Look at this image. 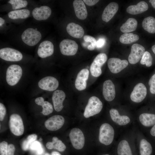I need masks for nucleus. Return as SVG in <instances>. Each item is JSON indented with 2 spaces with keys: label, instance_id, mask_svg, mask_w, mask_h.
Segmentation results:
<instances>
[{
  "label": "nucleus",
  "instance_id": "a211bd4d",
  "mask_svg": "<svg viewBox=\"0 0 155 155\" xmlns=\"http://www.w3.org/2000/svg\"><path fill=\"white\" fill-rule=\"evenodd\" d=\"M39 87L42 89L49 91L55 90L58 87L59 82L55 78L50 76L45 77L38 82Z\"/></svg>",
  "mask_w": 155,
  "mask_h": 155
},
{
  "label": "nucleus",
  "instance_id": "1a4fd4ad",
  "mask_svg": "<svg viewBox=\"0 0 155 155\" xmlns=\"http://www.w3.org/2000/svg\"><path fill=\"white\" fill-rule=\"evenodd\" d=\"M9 127L11 133L14 135H22L24 131V127L22 118L17 114H12L10 117Z\"/></svg>",
  "mask_w": 155,
  "mask_h": 155
},
{
  "label": "nucleus",
  "instance_id": "7c9ffc66",
  "mask_svg": "<svg viewBox=\"0 0 155 155\" xmlns=\"http://www.w3.org/2000/svg\"><path fill=\"white\" fill-rule=\"evenodd\" d=\"M142 26L144 30L150 33H155V18L152 16L145 18L142 23Z\"/></svg>",
  "mask_w": 155,
  "mask_h": 155
},
{
  "label": "nucleus",
  "instance_id": "a19ab883",
  "mask_svg": "<svg viewBox=\"0 0 155 155\" xmlns=\"http://www.w3.org/2000/svg\"><path fill=\"white\" fill-rule=\"evenodd\" d=\"M6 108L4 105L1 103H0V120L2 121L6 113Z\"/></svg>",
  "mask_w": 155,
  "mask_h": 155
},
{
  "label": "nucleus",
  "instance_id": "f03ea898",
  "mask_svg": "<svg viewBox=\"0 0 155 155\" xmlns=\"http://www.w3.org/2000/svg\"><path fill=\"white\" fill-rule=\"evenodd\" d=\"M109 114L112 121L121 131L130 127L135 125V116L131 114L122 113L115 108L111 109Z\"/></svg>",
  "mask_w": 155,
  "mask_h": 155
},
{
  "label": "nucleus",
  "instance_id": "c9c22d12",
  "mask_svg": "<svg viewBox=\"0 0 155 155\" xmlns=\"http://www.w3.org/2000/svg\"><path fill=\"white\" fill-rule=\"evenodd\" d=\"M8 3L11 5L13 10L24 7L28 5L27 1L25 0H10Z\"/></svg>",
  "mask_w": 155,
  "mask_h": 155
},
{
  "label": "nucleus",
  "instance_id": "7ed1b4c3",
  "mask_svg": "<svg viewBox=\"0 0 155 155\" xmlns=\"http://www.w3.org/2000/svg\"><path fill=\"white\" fill-rule=\"evenodd\" d=\"M121 131L115 126H113L110 123H102L99 130L98 139L99 143L105 146L111 145L115 142V139L118 137Z\"/></svg>",
  "mask_w": 155,
  "mask_h": 155
},
{
  "label": "nucleus",
  "instance_id": "9b49d317",
  "mask_svg": "<svg viewBox=\"0 0 155 155\" xmlns=\"http://www.w3.org/2000/svg\"><path fill=\"white\" fill-rule=\"evenodd\" d=\"M107 59V56L104 53H100L96 56L90 67V71L93 76L98 77L101 75L102 72L101 67L106 62Z\"/></svg>",
  "mask_w": 155,
  "mask_h": 155
},
{
  "label": "nucleus",
  "instance_id": "f8f14e48",
  "mask_svg": "<svg viewBox=\"0 0 155 155\" xmlns=\"http://www.w3.org/2000/svg\"><path fill=\"white\" fill-rule=\"evenodd\" d=\"M0 57L6 61H18L22 59L23 56L22 53L17 50L6 47L0 49Z\"/></svg>",
  "mask_w": 155,
  "mask_h": 155
},
{
  "label": "nucleus",
  "instance_id": "37998d69",
  "mask_svg": "<svg viewBox=\"0 0 155 155\" xmlns=\"http://www.w3.org/2000/svg\"><path fill=\"white\" fill-rule=\"evenodd\" d=\"M15 150L14 146L12 144L8 145L7 155H14Z\"/></svg>",
  "mask_w": 155,
  "mask_h": 155
},
{
  "label": "nucleus",
  "instance_id": "f704fd0d",
  "mask_svg": "<svg viewBox=\"0 0 155 155\" xmlns=\"http://www.w3.org/2000/svg\"><path fill=\"white\" fill-rule=\"evenodd\" d=\"M37 137L36 134L29 135L22 143V150L25 151L28 150L30 147L31 144L36 140Z\"/></svg>",
  "mask_w": 155,
  "mask_h": 155
},
{
  "label": "nucleus",
  "instance_id": "c03bdc74",
  "mask_svg": "<svg viewBox=\"0 0 155 155\" xmlns=\"http://www.w3.org/2000/svg\"><path fill=\"white\" fill-rule=\"evenodd\" d=\"M83 1L86 5L91 6L95 5L99 1L98 0H84Z\"/></svg>",
  "mask_w": 155,
  "mask_h": 155
},
{
  "label": "nucleus",
  "instance_id": "ea45409f",
  "mask_svg": "<svg viewBox=\"0 0 155 155\" xmlns=\"http://www.w3.org/2000/svg\"><path fill=\"white\" fill-rule=\"evenodd\" d=\"M148 84L150 86V92L152 94H155V74L150 79Z\"/></svg>",
  "mask_w": 155,
  "mask_h": 155
},
{
  "label": "nucleus",
  "instance_id": "2f4dec72",
  "mask_svg": "<svg viewBox=\"0 0 155 155\" xmlns=\"http://www.w3.org/2000/svg\"><path fill=\"white\" fill-rule=\"evenodd\" d=\"M30 11L27 9H23L11 11L8 13L9 17L11 19H25L30 14Z\"/></svg>",
  "mask_w": 155,
  "mask_h": 155
},
{
  "label": "nucleus",
  "instance_id": "58836bf2",
  "mask_svg": "<svg viewBox=\"0 0 155 155\" xmlns=\"http://www.w3.org/2000/svg\"><path fill=\"white\" fill-rule=\"evenodd\" d=\"M8 145L7 142L3 141L0 144V155H7Z\"/></svg>",
  "mask_w": 155,
  "mask_h": 155
},
{
  "label": "nucleus",
  "instance_id": "423d86ee",
  "mask_svg": "<svg viewBox=\"0 0 155 155\" xmlns=\"http://www.w3.org/2000/svg\"><path fill=\"white\" fill-rule=\"evenodd\" d=\"M103 106L102 102L98 98L94 96L91 97L85 107L84 116L86 118H88L99 113Z\"/></svg>",
  "mask_w": 155,
  "mask_h": 155
},
{
  "label": "nucleus",
  "instance_id": "6e6552de",
  "mask_svg": "<svg viewBox=\"0 0 155 155\" xmlns=\"http://www.w3.org/2000/svg\"><path fill=\"white\" fill-rule=\"evenodd\" d=\"M41 37V34L39 31L32 28L25 30L21 36L23 42L30 46L36 44L40 40Z\"/></svg>",
  "mask_w": 155,
  "mask_h": 155
},
{
  "label": "nucleus",
  "instance_id": "c85d7f7f",
  "mask_svg": "<svg viewBox=\"0 0 155 155\" xmlns=\"http://www.w3.org/2000/svg\"><path fill=\"white\" fill-rule=\"evenodd\" d=\"M35 102L36 104L42 107V113L44 115H47L53 112V108L51 104L48 101H44L42 97L36 98Z\"/></svg>",
  "mask_w": 155,
  "mask_h": 155
},
{
  "label": "nucleus",
  "instance_id": "72a5a7b5",
  "mask_svg": "<svg viewBox=\"0 0 155 155\" xmlns=\"http://www.w3.org/2000/svg\"><path fill=\"white\" fill-rule=\"evenodd\" d=\"M84 42L82 46L90 51L94 50L96 47V41L94 38L88 35H85L83 37Z\"/></svg>",
  "mask_w": 155,
  "mask_h": 155
},
{
  "label": "nucleus",
  "instance_id": "79ce46f5",
  "mask_svg": "<svg viewBox=\"0 0 155 155\" xmlns=\"http://www.w3.org/2000/svg\"><path fill=\"white\" fill-rule=\"evenodd\" d=\"M106 40L104 38H100L96 41V47L100 48L102 47L105 44Z\"/></svg>",
  "mask_w": 155,
  "mask_h": 155
},
{
  "label": "nucleus",
  "instance_id": "8fccbe9b",
  "mask_svg": "<svg viewBox=\"0 0 155 155\" xmlns=\"http://www.w3.org/2000/svg\"><path fill=\"white\" fill-rule=\"evenodd\" d=\"M152 50L155 54V45H153L152 47Z\"/></svg>",
  "mask_w": 155,
  "mask_h": 155
},
{
  "label": "nucleus",
  "instance_id": "b1692460",
  "mask_svg": "<svg viewBox=\"0 0 155 155\" xmlns=\"http://www.w3.org/2000/svg\"><path fill=\"white\" fill-rule=\"evenodd\" d=\"M119 5L117 3H110L103 11L102 16V20L106 22L109 21L117 13Z\"/></svg>",
  "mask_w": 155,
  "mask_h": 155
},
{
  "label": "nucleus",
  "instance_id": "412c9836",
  "mask_svg": "<svg viewBox=\"0 0 155 155\" xmlns=\"http://www.w3.org/2000/svg\"><path fill=\"white\" fill-rule=\"evenodd\" d=\"M89 74V71L86 68L82 69L78 73L75 82V87L78 90L81 91L86 88Z\"/></svg>",
  "mask_w": 155,
  "mask_h": 155
},
{
  "label": "nucleus",
  "instance_id": "de8ad7c7",
  "mask_svg": "<svg viewBox=\"0 0 155 155\" xmlns=\"http://www.w3.org/2000/svg\"><path fill=\"white\" fill-rule=\"evenodd\" d=\"M51 155H61L59 152L57 151H53L51 153Z\"/></svg>",
  "mask_w": 155,
  "mask_h": 155
},
{
  "label": "nucleus",
  "instance_id": "a18cd8bd",
  "mask_svg": "<svg viewBox=\"0 0 155 155\" xmlns=\"http://www.w3.org/2000/svg\"><path fill=\"white\" fill-rule=\"evenodd\" d=\"M149 133L152 137H155V125L150 128Z\"/></svg>",
  "mask_w": 155,
  "mask_h": 155
},
{
  "label": "nucleus",
  "instance_id": "c756f323",
  "mask_svg": "<svg viewBox=\"0 0 155 155\" xmlns=\"http://www.w3.org/2000/svg\"><path fill=\"white\" fill-rule=\"evenodd\" d=\"M46 146L49 149H55L57 150L63 152L66 149V146L62 141L56 137L52 138V142H48L46 144Z\"/></svg>",
  "mask_w": 155,
  "mask_h": 155
},
{
  "label": "nucleus",
  "instance_id": "a878e982",
  "mask_svg": "<svg viewBox=\"0 0 155 155\" xmlns=\"http://www.w3.org/2000/svg\"><path fill=\"white\" fill-rule=\"evenodd\" d=\"M66 29L68 34L74 38H81L84 34V31L82 27L79 25L73 22L68 24Z\"/></svg>",
  "mask_w": 155,
  "mask_h": 155
},
{
  "label": "nucleus",
  "instance_id": "9d476101",
  "mask_svg": "<svg viewBox=\"0 0 155 155\" xmlns=\"http://www.w3.org/2000/svg\"><path fill=\"white\" fill-rule=\"evenodd\" d=\"M69 138L73 147L77 150H80L85 144V137L82 131L80 129L74 128L70 131Z\"/></svg>",
  "mask_w": 155,
  "mask_h": 155
},
{
  "label": "nucleus",
  "instance_id": "cd10ccee",
  "mask_svg": "<svg viewBox=\"0 0 155 155\" xmlns=\"http://www.w3.org/2000/svg\"><path fill=\"white\" fill-rule=\"evenodd\" d=\"M137 26V20L133 18H129L121 26V31L124 33H128L134 31Z\"/></svg>",
  "mask_w": 155,
  "mask_h": 155
},
{
  "label": "nucleus",
  "instance_id": "3c124183",
  "mask_svg": "<svg viewBox=\"0 0 155 155\" xmlns=\"http://www.w3.org/2000/svg\"><path fill=\"white\" fill-rule=\"evenodd\" d=\"M44 155H51L48 153H46L44 154Z\"/></svg>",
  "mask_w": 155,
  "mask_h": 155
},
{
  "label": "nucleus",
  "instance_id": "4c0bfd02",
  "mask_svg": "<svg viewBox=\"0 0 155 155\" xmlns=\"http://www.w3.org/2000/svg\"><path fill=\"white\" fill-rule=\"evenodd\" d=\"M30 148L32 150H36L38 154L40 155L43 153L41 144L37 141L33 142L31 144Z\"/></svg>",
  "mask_w": 155,
  "mask_h": 155
},
{
  "label": "nucleus",
  "instance_id": "09e8293b",
  "mask_svg": "<svg viewBox=\"0 0 155 155\" xmlns=\"http://www.w3.org/2000/svg\"><path fill=\"white\" fill-rule=\"evenodd\" d=\"M5 22V20L2 18H0V26H1Z\"/></svg>",
  "mask_w": 155,
  "mask_h": 155
},
{
  "label": "nucleus",
  "instance_id": "5701e85b",
  "mask_svg": "<svg viewBox=\"0 0 155 155\" xmlns=\"http://www.w3.org/2000/svg\"><path fill=\"white\" fill-rule=\"evenodd\" d=\"M65 94L62 90H57L53 92L52 99L55 110L61 111L63 107V102L65 98Z\"/></svg>",
  "mask_w": 155,
  "mask_h": 155
},
{
  "label": "nucleus",
  "instance_id": "ddd939ff",
  "mask_svg": "<svg viewBox=\"0 0 155 155\" xmlns=\"http://www.w3.org/2000/svg\"><path fill=\"white\" fill-rule=\"evenodd\" d=\"M59 48L61 53L67 56L73 55L76 53L78 45L73 40L65 39L62 40L60 43Z\"/></svg>",
  "mask_w": 155,
  "mask_h": 155
},
{
  "label": "nucleus",
  "instance_id": "39448f33",
  "mask_svg": "<svg viewBox=\"0 0 155 155\" xmlns=\"http://www.w3.org/2000/svg\"><path fill=\"white\" fill-rule=\"evenodd\" d=\"M135 125L143 133L155 125V114L142 112L135 116Z\"/></svg>",
  "mask_w": 155,
  "mask_h": 155
},
{
  "label": "nucleus",
  "instance_id": "e433bc0d",
  "mask_svg": "<svg viewBox=\"0 0 155 155\" xmlns=\"http://www.w3.org/2000/svg\"><path fill=\"white\" fill-rule=\"evenodd\" d=\"M152 58L150 53L145 51L142 56L140 63L142 65L145 64L147 67L151 66L152 64Z\"/></svg>",
  "mask_w": 155,
  "mask_h": 155
},
{
  "label": "nucleus",
  "instance_id": "0eeeda50",
  "mask_svg": "<svg viewBox=\"0 0 155 155\" xmlns=\"http://www.w3.org/2000/svg\"><path fill=\"white\" fill-rule=\"evenodd\" d=\"M22 71L21 67L17 65H10L6 72V80L8 84L11 86L16 85L20 80Z\"/></svg>",
  "mask_w": 155,
  "mask_h": 155
},
{
  "label": "nucleus",
  "instance_id": "603ef678",
  "mask_svg": "<svg viewBox=\"0 0 155 155\" xmlns=\"http://www.w3.org/2000/svg\"><path fill=\"white\" fill-rule=\"evenodd\" d=\"M102 155H110L108 154H103Z\"/></svg>",
  "mask_w": 155,
  "mask_h": 155
},
{
  "label": "nucleus",
  "instance_id": "393cba45",
  "mask_svg": "<svg viewBox=\"0 0 155 155\" xmlns=\"http://www.w3.org/2000/svg\"><path fill=\"white\" fill-rule=\"evenodd\" d=\"M75 14L79 19L84 20L87 16V11L83 0H75L73 2Z\"/></svg>",
  "mask_w": 155,
  "mask_h": 155
},
{
  "label": "nucleus",
  "instance_id": "dca6fc26",
  "mask_svg": "<svg viewBox=\"0 0 155 155\" xmlns=\"http://www.w3.org/2000/svg\"><path fill=\"white\" fill-rule=\"evenodd\" d=\"M128 65L126 60H121L120 59L111 58L108 59L107 65L110 71L114 73H119L126 68Z\"/></svg>",
  "mask_w": 155,
  "mask_h": 155
},
{
  "label": "nucleus",
  "instance_id": "f3484780",
  "mask_svg": "<svg viewBox=\"0 0 155 155\" xmlns=\"http://www.w3.org/2000/svg\"><path fill=\"white\" fill-rule=\"evenodd\" d=\"M65 122L64 118L61 115H53L47 119L44 123L46 128L51 131H55L61 128Z\"/></svg>",
  "mask_w": 155,
  "mask_h": 155
},
{
  "label": "nucleus",
  "instance_id": "4468645a",
  "mask_svg": "<svg viewBox=\"0 0 155 155\" xmlns=\"http://www.w3.org/2000/svg\"><path fill=\"white\" fill-rule=\"evenodd\" d=\"M147 94V90L146 87L143 84L140 83L134 87L130 94V98L133 102L139 103L144 99Z\"/></svg>",
  "mask_w": 155,
  "mask_h": 155
},
{
  "label": "nucleus",
  "instance_id": "4be33fe9",
  "mask_svg": "<svg viewBox=\"0 0 155 155\" xmlns=\"http://www.w3.org/2000/svg\"><path fill=\"white\" fill-rule=\"evenodd\" d=\"M51 10L47 6H42L36 7L32 11V15L34 19L38 20H45L50 16Z\"/></svg>",
  "mask_w": 155,
  "mask_h": 155
},
{
  "label": "nucleus",
  "instance_id": "6ab92c4d",
  "mask_svg": "<svg viewBox=\"0 0 155 155\" xmlns=\"http://www.w3.org/2000/svg\"><path fill=\"white\" fill-rule=\"evenodd\" d=\"M102 93L106 100L111 102L114 100L115 96V85L113 82L110 80H106L103 85Z\"/></svg>",
  "mask_w": 155,
  "mask_h": 155
},
{
  "label": "nucleus",
  "instance_id": "bb28decb",
  "mask_svg": "<svg viewBox=\"0 0 155 155\" xmlns=\"http://www.w3.org/2000/svg\"><path fill=\"white\" fill-rule=\"evenodd\" d=\"M148 8V5L146 2L141 1L136 5L129 6L127 8L126 11L129 14L136 15L146 11Z\"/></svg>",
  "mask_w": 155,
  "mask_h": 155
},
{
  "label": "nucleus",
  "instance_id": "20e7f679",
  "mask_svg": "<svg viewBox=\"0 0 155 155\" xmlns=\"http://www.w3.org/2000/svg\"><path fill=\"white\" fill-rule=\"evenodd\" d=\"M135 131L136 147L140 155H151L152 152L151 144L135 125Z\"/></svg>",
  "mask_w": 155,
  "mask_h": 155
},
{
  "label": "nucleus",
  "instance_id": "49530a36",
  "mask_svg": "<svg viewBox=\"0 0 155 155\" xmlns=\"http://www.w3.org/2000/svg\"><path fill=\"white\" fill-rule=\"evenodd\" d=\"M149 2L151 4L153 7L155 9V0H150Z\"/></svg>",
  "mask_w": 155,
  "mask_h": 155
},
{
  "label": "nucleus",
  "instance_id": "2eb2a0df",
  "mask_svg": "<svg viewBox=\"0 0 155 155\" xmlns=\"http://www.w3.org/2000/svg\"><path fill=\"white\" fill-rule=\"evenodd\" d=\"M145 52V49L142 46L136 43L133 44L128 58L129 63L132 64L137 63L142 57Z\"/></svg>",
  "mask_w": 155,
  "mask_h": 155
},
{
  "label": "nucleus",
  "instance_id": "473e14b6",
  "mask_svg": "<svg viewBox=\"0 0 155 155\" xmlns=\"http://www.w3.org/2000/svg\"><path fill=\"white\" fill-rule=\"evenodd\" d=\"M139 38V36L133 33H125L120 36L119 40L122 44H129L137 41Z\"/></svg>",
  "mask_w": 155,
  "mask_h": 155
},
{
  "label": "nucleus",
  "instance_id": "aec40b11",
  "mask_svg": "<svg viewBox=\"0 0 155 155\" xmlns=\"http://www.w3.org/2000/svg\"><path fill=\"white\" fill-rule=\"evenodd\" d=\"M54 51V46L52 43L49 41L45 40L39 45L37 53L40 57L45 58L51 55Z\"/></svg>",
  "mask_w": 155,
  "mask_h": 155
},
{
  "label": "nucleus",
  "instance_id": "f257e3e1",
  "mask_svg": "<svg viewBox=\"0 0 155 155\" xmlns=\"http://www.w3.org/2000/svg\"><path fill=\"white\" fill-rule=\"evenodd\" d=\"M115 142L117 155H134L136 149L135 125L121 130Z\"/></svg>",
  "mask_w": 155,
  "mask_h": 155
}]
</instances>
